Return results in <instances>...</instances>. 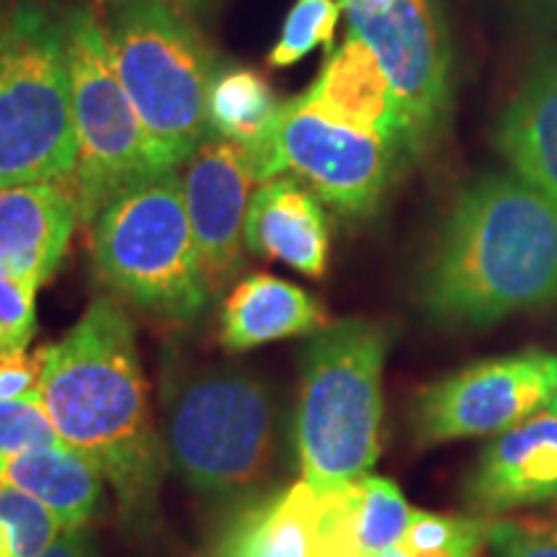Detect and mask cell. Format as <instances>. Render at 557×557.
Wrapping results in <instances>:
<instances>
[{
  "label": "cell",
  "instance_id": "obj_16",
  "mask_svg": "<svg viewBox=\"0 0 557 557\" xmlns=\"http://www.w3.org/2000/svg\"><path fill=\"white\" fill-rule=\"evenodd\" d=\"M243 238L250 253L320 278L329 269L331 227L318 194L295 176L261 181L250 194Z\"/></svg>",
  "mask_w": 557,
  "mask_h": 557
},
{
  "label": "cell",
  "instance_id": "obj_29",
  "mask_svg": "<svg viewBox=\"0 0 557 557\" xmlns=\"http://www.w3.org/2000/svg\"><path fill=\"white\" fill-rule=\"evenodd\" d=\"M0 557H13V549H11V532L9 527L0 521Z\"/></svg>",
  "mask_w": 557,
  "mask_h": 557
},
{
  "label": "cell",
  "instance_id": "obj_26",
  "mask_svg": "<svg viewBox=\"0 0 557 557\" xmlns=\"http://www.w3.org/2000/svg\"><path fill=\"white\" fill-rule=\"evenodd\" d=\"M54 444L62 438L37 400H0V459Z\"/></svg>",
  "mask_w": 557,
  "mask_h": 557
},
{
  "label": "cell",
  "instance_id": "obj_2",
  "mask_svg": "<svg viewBox=\"0 0 557 557\" xmlns=\"http://www.w3.org/2000/svg\"><path fill=\"white\" fill-rule=\"evenodd\" d=\"M431 320L483 329L557 299V201L517 173L459 194L418 284Z\"/></svg>",
  "mask_w": 557,
  "mask_h": 557
},
{
  "label": "cell",
  "instance_id": "obj_15",
  "mask_svg": "<svg viewBox=\"0 0 557 557\" xmlns=\"http://www.w3.org/2000/svg\"><path fill=\"white\" fill-rule=\"evenodd\" d=\"M299 99L325 120L398 143L410 152L406 120L385 67L372 47L354 32L331 52L315 83Z\"/></svg>",
  "mask_w": 557,
  "mask_h": 557
},
{
  "label": "cell",
  "instance_id": "obj_33",
  "mask_svg": "<svg viewBox=\"0 0 557 557\" xmlns=\"http://www.w3.org/2000/svg\"><path fill=\"white\" fill-rule=\"evenodd\" d=\"M549 408H555V410H557V395H555V400H553V406H549Z\"/></svg>",
  "mask_w": 557,
  "mask_h": 557
},
{
  "label": "cell",
  "instance_id": "obj_23",
  "mask_svg": "<svg viewBox=\"0 0 557 557\" xmlns=\"http://www.w3.org/2000/svg\"><path fill=\"white\" fill-rule=\"evenodd\" d=\"M341 11L338 0H295L269 54V65L289 67L318 47L331 50Z\"/></svg>",
  "mask_w": 557,
  "mask_h": 557
},
{
  "label": "cell",
  "instance_id": "obj_20",
  "mask_svg": "<svg viewBox=\"0 0 557 557\" xmlns=\"http://www.w3.org/2000/svg\"><path fill=\"white\" fill-rule=\"evenodd\" d=\"M282 101L256 70L218 67L207 99L209 137L240 145L250 160L256 184L278 176L274 129Z\"/></svg>",
  "mask_w": 557,
  "mask_h": 557
},
{
  "label": "cell",
  "instance_id": "obj_10",
  "mask_svg": "<svg viewBox=\"0 0 557 557\" xmlns=\"http://www.w3.org/2000/svg\"><path fill=\"white\" fill-rule=\"evenodd\" d=\"M344 13L385 67L410 152H421L442 132L451 103V41L442 0H393L385 11Z\"/></svg>",
  "mask_w": 557,
  "mask_h": 557
},
{
  "label": "cell",
  "instance_id": "obj_25",
  "mask_svg": "<svg viewBox=\"0 0 557 557\" xmlns=\"http://www.w3.org/2000/svg\"><path fill=\"white\" fill-rule=\"evenodd\" d=\"M487 545L496 557H557V498L534 511L493 519Z\"/></svg>",
  "mask_w": 557,
  "mask_h": 557
},
{
  "label": "cell",
  "instance_id": "obj_19",
  "mask_svg": "<svg viewBox=\"0 0 557 557\" xmlns=\"http://www.w3.org/2000/svg\"><path fill=\"white\" fill-rule=\"evenodd\" d=\"M325 325V310L310 292L271 274H253L235 284L222 302L220 344L227 351H248Z\"/></svg>",
  "mask_w": 557,
  "mask_h": 557
},
{
  "label": "cell",
  "instance_id": "obj_21",
  "mask_svg": "<svg viewBox=\"0 0 557 557\" xmlns=\"http://www.w3.org/2000/svg\"><path fill=\"white\" fill-rule=\"evenodd\" d=\"M0 483L41 500L60 521L62 532H70L88 527L99 513L107 480L78 451L54 444L0 459Z\"/></svg>",
  "mask_w": 557,
  "mask_h": 557
},
{
  "label": "cell",
  "instance_id": "obj_22",
  "mask_svg": "<svg viewBox=\"0 0 557 557\" xmlns=\"http://www.w3.org/2000/svg\"><path fill=\"white\" fill-rule=\"evenodd\" d=\"M416 508L408 506L400 487L385 478L367 475L357 480V524L359 547L369 557H380L406 537Z\"/></svg>",
  "mask_w": 557,
  "mask_h": 557
},
{
  "label": "cell",
  "instance_id": "obj_13",
  "mask_svg": "<svg viewBox=\"0 0 557 557\" xmlns=\"http://www.w3.org/2000/svg\"><path fill=\"white\" fill-rule=\"evenodd\" d=\"M557 498V410L545 408L493 436L472 468L465 500L478 517L498 519Z\"/></svg>",
  "mask_w": 557,
  "mask_h": 557
},
{
  "label": "cell",
  "instance_id": "obj_27",
  "mask_svg": "<svg viewBox=\"0 0 557 557\" xmlns=\"http://www.w3.org/2000/svg\"><path fill=\"white\" fill-rule=\"evenodd\" d=\"M37 329V292L0 276V346L26 348Z\"/></svg>",
  "mask_w": 557,
  "mask_h": 557
},
{
  "label": "cell",
  "instance_id": "obj_7",
  "mask_svg": "<svg viewBox=\"0 0 557 557\" xmlns=\"http://www.w3.org/2000/svg\"><path fill=\"white\" fill-rule=\"evenodd\" d=\"M75 169L65 24L21 3L0 26V191L70 184Z\"/></svg>",
  "mask_w": 557,
  "mask_h": 557
},
{
  "label": "cell",
  "instance_id": "obj_32",
  "mask_svg": "<svg viewBox=\"0 0 557 557\" xmlns=\"http://www.w3.org/2000/svg\"><path fill=\"white\" fill-rule=\"evenodd\" d=\"M111 3H120V5H124V3H132V0H111Z\"/></svg>",
  "mask_w": 557,
  "mask_h": 557
},
{
  "label": "cell",
  "instance_id": "obj_11",
  "mask_svg": "<svg viewBox=\"0 0 557 557\" xmlns=\"http://www.w3.org/2000/svg\"><path fill=\"white\" fill-rule=\"evenodd\" d=\"M274 152L278 173L289 171L346 218H367L380 207L406 156L398 143L325 120L299 96L282 103Z\"/></svg>",
  "mask_w": 557,
  "mask_h": 557
},
{
  "label": "cell",
  "instance_id": "obj_6",
  "mask_svg": "<svg viewBox=\"0 0 557 557\" xmlns=\"http://www.w3.org/2000/svg\"><path fill=\"white\" fill-rule=\"evenodd\" d=\"M111 62L165 171H178L209 139L212 52L171 0H132L107 29Z\"/></svg>",
  "mask_w": 557,
  "mask_h": 557
},
{
  "label": "cell",
  "instance_id": "obj_17",
  "mask_svg": "<svg viewBox=\"0 0 557 557\" xmlns=\"http://www.w3.org/2000/svg\"><path fill=\"white\" fill-rule=\"evenodd\" d=\"M511 171L557 201V52L534 62L496 124Z\"/></svg>",
  "mask_w": 557,
  "mask_h": 557
},
{
  "label": "cell",
  "instance_id": "obj_12",
  "mask_svg": "<svg viewBox=\"0 0 557 557\" xmlns=\"http://www.w3.org/2000/svg\"><path fill=\"white\" fill-rule=\"evenodd\" d=\"M184 186L186 212L197 240L201 267L212 295L238 274L243 261V227L256 184L250 160L240 145L209 137L186 160Z\"/></svg>",
  "mask_w": 557,
  "mask_h": 557
},
{
  "label": "cell",
  "instance_id": "obj_3",
  "mask_svg": "<svg viewBox=\"0 0 557 557\" xmlns=\"http://www.w3.org/2000/svg\"><path fill=\"white\" fill-rule=\"evenodd\" d=\"M385 325L346 318L308 341L299 361L297 459L315 493L367 478L380 457Z\"/></svg>",
  "mask_w": 557,
  "mask_h": 557
},
{
  "label": "cell",
  "instance_id": "obj_5",
  "mask_svg": "<svg viewBox=\"0 0 557 557\" xmlns=\"http://www.w3.org/2000/svg\"><path fill=\"white\" fill-rule=\"evenodd\" d=\"M276 398L243 369H205L165 395L169 468L207 498L248 496L276 457Z\"/></svg>",
  "mask_w": 557,
  "mask_h": 557
},
{
  "label": "cell",
  "instance_id": "obj_1",
  "mask_svg": "<svg viewBox=\"0 0 557 557\" xmlns=\"http://www.w3.org/2000/svg\"><path fill=\"white\" fill-rule=\"evenodd\" d=\"M39 354L37 403L62 444L101 472L129 532H152L169 457L152 421L129 312L107 295L96 297L78 323Z\"/></svg>",
  "mask_w": 557,
  "mask_h": 557
},
{
  "label": "cell",
  "instance_id": "obj_9",
  "mask_svg": "<svg viewBox=\"0 0 557 557\" xmlns=\"http://www.w3.org/2000/svg\"><path fill=\"white\" fill-rule=\"evenodd\" d=\"M557 354L529 351L485 359L421 389L410 413L418 447L498 436L553 406Z\"/></svg>",
  "mask_w": 557,
  "mask_h": 557
},
{
  "label": "cell",
  "instance_id": "obj_4",
  "mask_svg": "<svg viewBox=\"0 0 557 557\" xmlns=\"http://www.w3.org/2000/svg\"><path fill=\"white\" fill-rule=\"evenodd\" d=\"M90 256L101 284L152 318L194 323L212 297L178 171L109 199L90 222Z\"/></svg>",
  "mask_w": 557,
  "mask_h": 557
},
{
  "label": "cell",
  "instance_id": "obj_14",
  "mask_svg": "<svg viewBox=\"0 0 557 557\" xmlns=\"http://www.w3.org/2000/svg\"><path fill=\"white\" fill-rule=\"evenodd\" d=\"M78 220L70 184H26L0 191V276L37 292L60 269Z\"/></svg>",
  "mask_w": 557,
  "mask_h": 557
},
{
  "label": "cell",
  "instance_id": "obj_18",
  "mask_svg": "<svg viewBox=\"0 0 557 557\" xmlns=\"http://www.w3.org/2000/svg\"><path fill=\"white\" fill-rule=\"evenodd\" d=\"M318 524L320 496L299 480L243 506L209 557H315Z\"/></svg>",
  "mask_w": 557,
  "mask_h": 557
},
{
  "label": "cell",
  "instance_id": "obj_31",
  "mask_svg": "<svg viewBox=\"0 0 557 557\" xmlns=\"http://www.w3.org/2000/svg\"><path fill=\"white\" fill-rule=\"evenodd\" d=\"M11 11H13V5H9V0H0V26L5 24V18H9Z\"/></svg>",
  "mask_w": 557,
  "mask_h": 557
},
{
  "label": "cell",
  "instance_id": "obj_24",
  "mask_svg": "<svg viewBox=\"0 0 557 557\" xmlns=\"http://www.w3.org/2000/svg\"><path fill=\"white\" fill-rule=\"evenodd\" d=\"M0 521L11 532L13 557H39L62 534L50 508L9 483H0Z\"/></svg>",
  "mask_w": 557,
  "mask_h": 557
},
{
  "label": "cell",
  "instance_id": "obj_30",
  "mask_svg": "<svg viewBox=\"0 0 557 557\" xmlns=\"http://www.w3.org/2000/svg\"><path fill=\"white\" fill-rule=\"evenodd\" d=\"M534 9H540L542 13H547V16L557 18V0H532Z\"/></svg>",
  "mask_w": 557,
  "mask_h": 557
},
{
  "label": "cell",
  "instance_id": "obj_8",
  "mask_svg": "<svg viewBox=\"0 0 557 557\" xmlns=\"http://www.w3.org/2000/svg\"><path fill=\"white\" fill-rule=\"evenodd\" d=\"M62 24L75 127L70 189L81 222L90 225L109 199L165 169L116 75L101 21L90 9H73Z\"/></svg>",
  "mask_w": 557,
  "mask_h": 557
},
{
  "label": "cell",
  "instance_id": "obj_28",
  "mask_svg": "<svg viewBox=\"0 0 557 557\" xmlns=\"http://www.w3.org/2000/svg\"><path fill=\"white\" fill-rule=\"evenodd\" d=\"M41 354L0 346V400H37Z\"/></svg>",
  "mask_w": 557,
  "mask_h": 557
}]
</instances>
